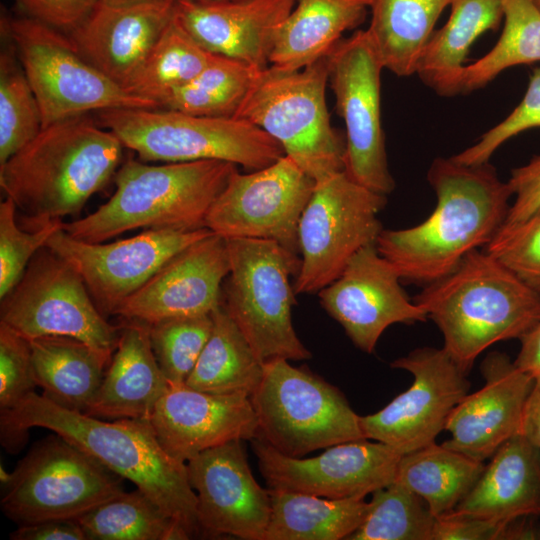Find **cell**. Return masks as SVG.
I'll return each mask as SVG.
<instances>
[{
  "mask_svg": "<svg viewBox=\"0 0 540 540\" xmlns=\"http://www.w3.org/2000/svg\"><path fill=\"white\" fill-rule=\"evenodd\" d=\"M34 427L58 434L132 482L191 536L201 531L187 465L163 448L148 420H104L61 407L36 392L14 408L0 411V439L10 453L23 448Z\"/></svg>",
  "mask_w": 540,
  "mask_h": 540,
  "instance_id": "6da1fadb",
  "label": "cell"
},
{
  "mask_svg": "<svg viewBox=\"0 0 540 540\" xmlns=\"http://www.w3.org/2000/svg\"><path fill=\"white\" fill-rule=\"evenodd\" d=\"M427 179L436 194L433 212L420 224L382 230L378 252L401 280L428 284L452 272L472 251L485 247L502 226L512 191L489 162L465 165L433 160Z\"/></svg>",
  "mask_w": 540,
  "mask_h": 540,
  "instance_id": "7a4b0ae2",
  "label": "cell"
},
{
  "mask_svg": "<svg viewBox=\"0 0 540 540\" xmlns=\"http://www.w3.org/2000/svg\"><path fill=\"white\" fill-rule=\"evenodd\" d=\"M85 115L43 127L0 164V187L32 230L80 213L120 167L122 142Z\"/></svg>",
  "mask_w": 540,
  "mask_h": 540,
  "instance_id": "3957f363",
  "label": "cell"
},
{
  "mask_svg": "<svg viewBox=\"0 0 540 540\" xmlns=\"http://www.w3.org/2000/svg\"><path fill=\"white\" fill-rule=\"evenodd\" d=\"M413 301L440 329L444 350L467 373L491 345L540 322V293L488 252H470Z\"/></svg>",
  "mask_w": 540,
  "mask_h": 540,
  "instance_id": "277c9868",
  "label": "cell"
},
{
  "mask_svg": "<svg viewBox=\"0 0 540 540\" xmlns=\"http://www.w3.org/2000/svg\"><path fill=\"white\" fill-rule=\"evenodd\" d=\"M237 165L221 160L145 164L129 159L114 176L115 192L91 214L63 224L71 237L104 242L135 229L196 230Z\"/></svg>",
  "mask_w": 540,
  "mask_h": 540,
  "instance_id": "5b68a950",
  "label": "cell"
},
{
  "mask_svg": "<svg viewBox=\"0 0 540 540\" xmlns=\"http://www.w3.org/2000/svg\"><path fill=\"white\" fill-rule=\"evenodd\" d=\"M327 56L300 70L259 71L234 117L277 141L315 183L344 170L345 140L334 129L326 102Z\"/></svg>",
  "mask_w": 540,
  "mask_h": 540,
  "instance_id": "8992f818",
  "label": "cell"
},
{
  "mask_svg": "<svg viewBox=\"0 0 540 540\" xmlns=\"http://www.w3.org/2000/svg\"><path fill=\"white\" fill-rule=\"evenodd\" d=\"M98 124L143 161L221 160L258 170L285 155L259 127L236 117L192 115L164 108L97 111Z\"/></svg>",
  "mask_w": 540,
  "mask_h": 540,
  "instance_id": "52a82bcc",
  "label": "cell"
},
{
  "mask_svg": "<svg viewBox=\"0 0 540 540\" xmlns=\"http://www.w3.org/2000/svg\"><path fill=\"white\" fill-rule=\"evenodd\" d=\"M226 240L230 270L222 306L257 358L310 359L292 323L296 294L290 277L298 275L301 258L271 240Z\"/></svg>",
  "mask_w": 540,
  "mask_h": 540,
  "instance_id": "ba28073f",
  "label": "cell"
},
{
  "mask_svg": "<svg viewBox=\"0 0 540 540\" xmlns=\"http://www.w3.org/2000/svg\"><path fill=\"white\" fill-rule=\"evenodd\" d=\"M263 377L250 396L259 438L292 457L365 438L360 416L343 393L289 360L263 363Z\"/></svg>",
  "mask_w": 540,
  "mask_h": 540,
  "instance_id": "9c48e42d",
  "label": "cell"
},
{
  "mask_svg": "<svg viewBox=\"0 0 540 540\" xmlns=\"http://www.w3.org/2000/svg\"><path fill=\"white\" fill-rule=\"evenodd\" d=\"M3 22L37 99L42 128L90 111L159 108L156 102L129 93L85 60L68 35L35 18Z\"/></svg>",
  "mask_w": 540,
  "mask_h": 540,
  "instance_id": "30bf717a",
  "label": "cell"
},
{
  "mask_svg": "<svg viewBox=\"0 0 540 540\" xmlns=\"http://www.w3.org/2000/svg\"><path fill=\"white\" fill-rule=\"evenodd\" d=\"M122 480L54 433L35 443L9 474L1 509L18 525L77 519L125 492Z\"/></svg>",
  "mask_w": 540,
  "mask_h": 540,
  "instance_id": "8fae6325",
  "label": "cell"
},
{
  "mask_svg": "<svg viewBox=\"0 0 540 540\" xmlns=\"http://www.w3.org/2000/svg\"><path fill=\"white\" fill-rule=\"evenodd\" d=\"M0 300V323L26 339L71 337L90 346L109 365L121 326L104 318L81 276L47 246Z\"/></svg>",
  "mask_w": 540,
  "mask_h": 540,
  "instance_id": "7c38bea8",
  "label": "cell"
},
{
  "mask_svg": "<svg viewBox=\"0 0 540 540\" xmlns=\"http://www.w3.org/2000/svg\"><path fill=\"white\" fill-rule=\"evenodd\" d=\"M386 203V195L358 184L344 170L315 183L299 221L296 295L318 293L356 252L376 243L383 230L378 214Z\"/></svg>",
  "mask_w": 540,
  "mask_h": 540,
  "instance_id": "4fadbf2b",
  "label": "cell"
},
{
  "mask_svg": "<svg viewBox=\"0 0 540 540\" xmlns=\"http://www.w3.org/2000/svg\"><path fill=\"white\" fill-rule=\"evenodd\" d=\"M327 60L328 84L346 128L344 171L358 184L387 196L395 181L381 120L384 66L367 30L342 38Z\"/></svg>",
  "mask_w": 540,
  "mask_h": 540,
  "instance_id": "5bb4252c",
  "label": "cell"
},
{
  "mask_svg": "<svg viewBox=\"0 0 540 540\" xmlns=\"http://www.w3.org/2000/svg\"><path fill=\"white\" fill-rule=\"evenodd\" d=\"M315 181L284 155L251 173L236 169L211 206L205 227L225 239H264L299 252L298 227Z\"/></svg>",
  "mask_w": 540,
  "mask_h": 540,
  "instance_id": "9a60e30c",
  "label": "cell"
},
{
  "mask_svg": "<svg viewBox=\"0 0 540 540\" xmlns=\"http://www.w3.org/2000/svg\"><path fill=\"white\" fill-rule=\"evenodd\" d=\"M390 366L410 372L413 383L378 412L360 416V423L365 438L403 455L435 442L452 410L468 394L470 382L444 348H418Z\"/></svg>",
  "mask_w": 540,
  "mask_h": 540,
  "instance_id": "2e32d148",
  "label": "cell"
},
{
  "mask_svg": "<svg viewBox=\"0 0 540 540\" xmlns=\"http://www.w3.org/2000/svg\"><path fill=\"white\" fill-rule=\"evenodd\" d=\"M212 233L206 227L144 230L130 238L92 243L75 239L61 229L46 246L81 276L99 310L114 314L167 261Z\"/></svg>",
  "mask_w": 540,
  "mask_h": 540,
  "instance_id": "e0dca14e",
  "label": "cell"
},
{
  "mask_svg": "<svg viewBox=\"0 0 540 540\" xmlns=\"http://www.w3.org/2000/svg\"><path fill=\"white\" fill-rule=\"evenodd\" d=\"M252 447L269 489L330 499L364 498L388 486L402 456L367 438L332 445L309 458L285 455L261 438L253 439Z\"/></svg>",
  "mask_w": 540,
  "mask_h": 540,
  "instance_id": "ac0fdd59",
  "label": "cell"
},
{
  "mask_svg": "<svg viewBox=\"0 0 540 540\" xmlns=\"http://www.w3.org/2000/svg\"><path fill=\"white\" fill-rule=\"evenodd\" d=\"M400 280L374 243L356 252L318 296L322 307L343 327L353 344L372 353L392 324H413L428 318L425 310L407 296Z\"/></svg>",
  "mask_w": 540,
  "mask_h": 540,
  "instance_id": "d6986e66",
  "label": "cell"
},
{
  "mask_svg": "<svg viewBox=\"0 0 540 540\" xmlns=\"http://www.w3.org/2000/svg\"><path fill=\"white\" fill-rule=\"evenodd\" d=\"M207 449L186 462L197 495L201 530L244 540H264L271 515L270 489L262 488L241 443Z\"/></svg>",
  "mask_w": 540,
  "mask_h": 540,
  "instance_id": "ffe728a7",
  "label": "cell"
},
{
  "mask_svg": "<svg viewBox=\"0 0 540 540\" xmlns=\"http://www.w3.org/2000/svg\"><path fill=\"white\" fill-rule=\"evenodd\" d=\"M229 270L227 240L212 233L167 261L114 315L152 324L210 314L222 305L221 284Z\"/></svg>",
  "mask_w": 540,
  "mask_h": 540,
  "instance_id": "44dd1931",
  "label": "cell"
},
{
  "mask_svg": "<svg viewBox=\"0 0 540 540\" xmlns=\"http://www.w3.org/2000/svg\"><path fill=\"white\" fill-rule=\"evenodd\" d=\"M148 421L163 448L185 463L207 449L259 438L249 396L203 392L185 383L169 382Z\"/></svg>",
  "mask_w": 540,
  "mask_h": 540,
  "instance_id": "7402d4cb",
  "label": "cell"
},
{
  "mask_svg": "<svg viewBox=\"0 0 540 540\" xmlns=\"http://www.w3.org/2000/svg\"><path fill=\"white\" fill-rule=\"evenodd\" d=\"M176 0H99L67 34L79 54L125 89L174 17Z\"/></svg>",
  "mask_w": 540,
  "mask_h": 540,
  "instance_id": "603a6c76",
  "label": "cell"
},
{
  "mask_svg": "<svg viewBox=\"0 0 540 540\" xmlns=\"http://www.w3.org/2000/svg\"><path fill=\"white\" fill-rule=\"evenodd\" d=\"M484 385L467 394L452 410L442 445L484 461L519 433L526 400L534 379L501 352L489 353L481 364Z\"/></svg>",
  "mask_w": 540,
  "mask_h": 540,
  "instance_id": "cb8c5ba5",
  "label": "cell"
},
{
  "mask_svg": "<svg viewBox=\"0 0 540 540\" xmlns=\"http://www.w3.org/2000/svg\"><path fill=\"white\" fill-rule=\"evenodd\" d=\"M294 5L295 0H176L174 16L208 52L263 70Z\"/></svg>",
  "mask_w": 540,
  "mask_h": 540,
  "instance_id": "d4e9b609",
  "label": "cell"
},
{
  "mask_svg": "<svg viewBox=\"0 0 540 540\" xmlns=\"http://www.w3.org/2000/svg\"><path fill=\"white\" fill-rule=\"evenodd\" d=\"M125 320L101 386L85 413L104 420H148L169 382L154 356L149 324Z\"/></svg>",
  "mask_w": 540,
  "mask_h": 540,
  "instance_id": "484cf974",
  "label": "cell"
},
{
  "mask_svg": "<svg viewBox=\"0 0 540 540\" xmlns=\"http://www.w3.org/2000/svg\"><path fill=\"white\" fill-rule=\"evenodd\" d=\"M454 511L503 523L540 515L539 449L519 433L511 437Z\"/></svg>",
  "mask_w": 540,
  "mask_h": 540,
  "instance_id": "4316f807",
  "label": "cell"
},
{
  "mask_svg": "<svg viewBox=\"0 0 540 540\" xmlns=\"http://www.w3.org/2000/svg\"><path fill=\"white\" fill-rule=\"evenodd\" d=\"M372 0H295L282 24L270 66L300 70L328 56L343 34L365 20Z\"/></svg>",
  "mask_w": 540,
  "mask_h": 540,
  "instance_id": "83f0119b",
  "label": "cell"
},
{
  "mask_svg": "<svg viewBox=\"0 0 540 540\" xmlns=\"http://www.w3.org/2000/svg\"><path fill=\"white\" fill-rule=\"evenodd\" d=\"M447 22L431 35L416 75L441 96L458 95L460 75L474 41L503 19L502 0H450Z\"/></svg>",
  "mask_w": 540,
  "mask_h": 540,
  "instance_id": "f1b7e54d",
  "label": "cell"
},
{
  "mask_svg": "<svg viewBox=\"0 0 540 540\" xmlns=\"http://www.w3.org/2000/svg\"><path fill=\"white\" fill-rule=\"evenodd\" d=\"M37 387L53 403L85 413L103 381L108 363L84 342L67 336L29 340Z\"/></svg>",
  "mask_w": 540,
  "mask_h": 540,
  "instance_id": "f546056e",
  "label": "cell"
},
{
  "mask_svg": "<svg viewBox=\"0 0 540 540\" xmlns=\"http://www.w3.org/2000/svg\"><path fill=\"white\" fill-rule=\"evenodd\" d=\"M450 0H372L366 29L384 66L398 77L416 73L422 52Z\"/></svg>",
  "mask_w": 540,
  "mask_h": 540,
  "instance_id": "4dcf8cb0",
  "label": "cell"
},
{
  "mask_svg": "<svg viewBox=\"0 0 540 540\" xmlns=\"http://www.w3.org/2000/svg\"><path fill=\"white\" fill-rule=\"evenodd\" d=\"M264 540L348 539L363 523L369 502L364 498L330 499L274 490Z\"/></svg>",
  "mask_w": 540,
  "mask_h": 540,
  "instance_id": "1f68e13d",
  "label": "cell"
},
{
  "mask_svg": "<svg viewBox=\"0 0 540 540\" xmlns=\"http://www.w3.org/2000/svg\"><path fill=\"white\" fill-rule=\"evenodd\" d=\"M213 326L185 384L213 394L251 396L263 377V362L221 305L212 313Z\"/></svg>",
  "mask_w": 540,
  "mask_h": 540,
  "instance_id": "d6a6232c",
  "label": "cell"
},
{
  "mask_svg": "<svg viewBox=\"0 0 540 540\" xmlns=\"http://www.w3.org/2000/svg\"><path fill=\"white\" fill-rule=\"evenodd\" d=\"M484 468L483 461L433 442L403 454L394 481L419 495L438 517L457 507Z\"/></svg>",
  "mask_w": 540,
  "mask_h": 540,
  "instance_id": "836d02e7",
  "label": "cell"
},
{
  "mask_svg": "<svg viewBox=\"0 0 540 540\" xmlns=\"http://www.w3.org/2000/svg\"><path fill=\"white\" fill-rule=\"evenodd\" d=\"M87 540H186L189 532L136 489L78 517Z\"/></svg>",
  "mask_w": 540,
  "mask_h": 540,
  "instance_id": "e575fe53",
  "label": "cell"
},
{
  "mask_svg": "<svg viewBox=\"0 0 540 540\" xmlns=\"http://www.w3.org/2000/svg\"><path fill=\"white\" fill-rule=\"evenodd\" d=\"M214 54L199 45L175 16L136 70L125 90L159 105L175 89L195 78Z\"/></svg>",
  "mask_w": 540,
  "mask_h": 540,
  "instance_id": "d590c367",
  "label": "cell"
},
{
  "mask_svg": "<svg viewBox=\"0 0 540 540\" xmlns=\"http://www.w3.org/2000/svg\"><path fill=\"white\" fill-rule=\"evenodd\" d=\"M504 26L494 47L465 65L458 94L481 89L504 70L540 61V10L533 0H502Z\"/></svg>",
  "mask_w": 540,
  "mask_h": 540,
  "instance_id": "8d00e7d4",
  "label": "cell"
},
{
  "mask_svg": "<svg viewBox=\"0 0 540 540\" xmlns=\"http://www.w3.org/2000/svg\"><path fill=\"white\" fill-rule=\"evenodd\" d=\"M259 71L242 61L214 54L195 78L168 94L160 108L198 116L234 117Z\"/></svg>",
  "mask_w": 540,
  "mask_h": 540,
  "instance_id": "74e56055",
  "label": "cell"
},
{
  "mask_svg": "<svg viewBox=\"0 0 540 540\" xmlns=\"http://www.w3.org/2000/svg\"><path fill=\"white\" fill-rule=\"evenodd\" d=\"M435 516L425 501L393 481L372 493L367 515L349 540H432Z\"/></svg>",
  "mask_w": 540,
  "mask_h": 540,
  "instance_id": "f35d334b",
  "label": "cell"
},
{
  "mask_svg": "<svg viewBox=\"0 0 540 540\" xmlns=\"http://www.w3.org/2000/svg\"><path fill=\"white\" fill-rule=\"evenodd\" d=\"M42 129L41 111L14 45L0 54V164Z\"/></svg>",
  "mask_w": 540,
  "mask_h": 540,
  "instance_id": "ab89813d",
  "label": "cell"
},
{
  "mask_svg": "<svg viewBox=\"0 0 540 540\" xmlns=\"http://www.w3.org/2000/svg\"><path fill=\"white\" fill-rule=\"evenodd\" d=\"M213 326L211 313L172 317L149 324L151 347L170 383H185Z\"/></svg>",
  "mask_w": 540,
  "mask_h": 540,
  "instance_id": "60d3db41",
  "label": "cell"
},
{
  "mask_svg": "<svg viewBox=\"0 0 540 540\" xmlns=\"http://www.w3.org/2000/svg\"><path fill=\"white\" fill-rule=\"evenodd\" d=\"M16 210L9 197L0 203V299L16 286L33 257L64 224L61 220L52 221L24 231L17 225Z\"/></svg>",
  "mask_w": 540,
  "mask_h": 540,
  "instance_id": "b9f144b4",
  "label": "cell"
},
{
  "mask_svg": "<svg viewBox=\"0 0 540 540\" xmlns=\"http://www.w3.org/2000/svg\"><path fill=\"white\" fill-rule=\"evenodd\" d=\"M484 250L540 293V209L498 232Z\"/></svg>",
  "mask_w": 540,
  "mask_h": 540,
  "instance_id": "7bdbcfd3",
  "label": "cell"
},
{
  "mask_svg": "<svg viewBox=\"0 0 540 540\" xmlns=\"http://www.w3.org/2000/svg\"><path fill=\"white\" fill-rule=\"evenodd\" d=\"M540 127V68L533 70L521 102L500 123L485 132L474 145L451 158L465 165L489 162L495 151L517 134Z\"/></svg>",
  "mask_w": 540,
  "mask_h": 540,
  "instance_id": "ee69618b",
  "label": "cell"
},
{
  "mask_svg": "<svg viewBox=\"0 0 540 540\" xmlns=\"http://www.w3.org/2000/svg\"><path fill=\"white\" fill-rule=\"evenodd\" d=\"M36 387L29 340L0 323V411L14 408Z\"/></svg>",
  "mask_w": 540,
  "mask_h": 540,
  "instance_id": "f6af8a7d",
  "label": "cell"
},
{
  "mask_svg": "<svg viewBox=\"0 0 540 540\" xmlns=\"http://www.w3.org/2000/svg\"><path fill=\"white\" fill-rule=\"evenodd\" d=\"M525 519L503 523L453 510L435 517L432 540L534 539L533 528Z\"/></svg>",
  "mask_w": 540,
  "mask_h": 540,
  "instance_id": "bcb514c9",
  "label": "cell"
},
{
  "mask_svg": "<svg viewBox=\"0 0 540 540\" xmlns=\"http://www.w3.org/2000/svg\"><path fill=\"white\" fill-rule=\"evenodd\" d=\"M507 183L514 202L498 232L516 226L540 209V156H535L526 165L513 169Z\"/></svg>",
  "mask_w": 540,
  "mask_h": 540,
  "instance_id": "7dc6e473",
  "label": "cell"
},
{
  "mask_svg": "<svg viewBox=\"0 0 540 540\" xmlns=\"http://www.w3.org/2000/svg\"><path fill=\"white\" fill-rule=\"evenodd\" d=\"M99 0H19L32 18L67 34L91 13Z\"/></svg>",
  "mask_w": 540,
  "mask_h": 540,
  "instance_id": "c3c4849f",
  "label": "cell"
},
{
  "mask_svg": "<svg viewBox=\"0 0 540 540\" xmlns=\"http://www.w3.org/2000/svg\"><path fill=\"white\" fill-rule=\"evenodd\" d=\"M11 540H87L76 519L46 520L18 525Z\"/></svg>",
  "mask_w": 540,
  "mask_h": 540,
  "instance_id": "681fc988",
  "label": "cell"
},
{
  "mask_svg": "<svg viewBox=\"0 0 540 540\" xmlns=\"http://www.w3.org/2000/svg\"><path fill=\"white\" fill-rule=\"evenodd\" d=\"M519 340L521 347L514 361L515 366L530 375L534 381L540 380V322Z\"/></svg>",
  "mask_w": 540,
  "mask_h": 540,
  "instance_id": "f907efd6",
  "label": "cell"
},
{
  "mask_svg": "<svg viewBox=\"0 0 540 540\" xmlns=\"http://www.w3.org/2000/svg\"><path fill=\"white\" fill-rule=\"evenodd\" d=\"M519 434L540 451V380H535L526 400Z\"/></svg>",
  "mask_w": 540,
  "mask_h": 540,
  "instance_id": "816d5d0a",
  "label": "cell"
},
{
  "mask_svg": "<svg viewBox=\"0 0 540 540\" xmlns=\"http://www.w3.org/2000/svg\"><path fill=\"white\" fill-rule=\"evenodd\" d=\"M197 2H225V1H233V0H192Z\"/></svg>",
  "mask_w": 540,
  "mask_h": 540,
  "instance_id": "f5cc1de1",
  "label": "cell"
},
{
  "mask_svg": "<svg viewBox=\"0 0 540 540\" xmlns=\"http://www.w3.org/2000/svg\"><path fill=\"white\" fill-rule=\"evenodd\" d=\"M533 2L535 3V5L538 7V9L540 10V0H533Z\"/></svg>",
  "mask_w": 540,
  "mask_h": 540,
  "instance_id": "db71d44e",
  "label": "cell"
},
{
  "mask_svg": "<svg viewBox=\"0 0 540 540\" xmlns=\"http://www.w3.org/2000/svg\"><path fill=\"white\" fill-rule=\"evenodd\" d=\"M19 1V0H18Z\"/></svg>",
  "mask_w": 540,
  "mask_h": 540,
  "instance_id": "11a10c76",
  "label": "cell"
}]
</instances>
